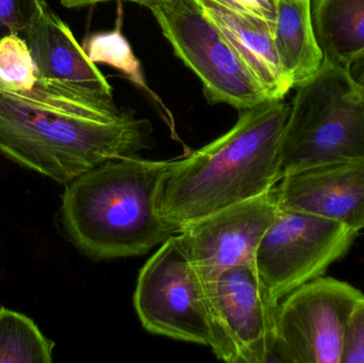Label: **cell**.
<instances>
[{
	"label": "cell",
	"mask_w": 364,
	"mask_h": 363,
	"mask_svg": "<svg viewBox=\"0 0 364 363\" xmlns=\"http://www.w3.org/2000/svg\"><path fill=\"white\" fill-rule=\"evenodd\" d=\"M172 161L112 160L66 185L62 222L75 246L100 261L145 255L176 234L160 211Z\"/></svg>",
	"instance_id": "cell-3"
},
{
	"label": "cell",
	"mask_w": 364,
	"mask_h": 363,
	"mask_svg": "<svg viewBox=\"0 0 364 363\" xmlns=\"http://www.w3.org/2000/svg\"><path fill=\"white\" fill-rule=\"evenodd\" d=\"M106 1L136 2V4H142L145 6L151 2L158 1V0H61V4L66 8H79V6H90V4Z\"/></svg>",
	"instance_id": "cell-22"
},
{
	"label": "cell",
	"mask_w": 364,
	"mask_h": 363,
	"mask_svg": "<svg viewBox=\"0 0 364 363\" xmlns=\"http://www.w3.org/2000/svg\"><path fill=\"white\" fill-rule=\"evenodd\" d=\"M177 57L197 75L211 104L244 110L269 100L250 68L197 0L146 4Z\"/></svg>",
	"instance_id": "cell-5"
},
{
	"label": "cell",
	"mask_w": 364,
	"mask_h": 363,
	"mask_svg": "<svg viewBox=\"0 0 364 363\" xmlns=\"http://www.w3.org/2000/svg\"><path fill=\"white\" fill-rule=\"evenodd\" d=\"M214 1L232 10L263 19L271 26L272 29H275L277 0H214Z\"/></svg>",
	"instance_id": "cell-21"
},
{
	"label": "cell",
	"mask_w": 364,
	"mask_h": 363,
	"mask_svg": "<svg viewBox=\"0 0 364 363\" xmlns=\"http://www.w3.org/2000/svg\"><path fill=\"white\" fill-rule=\"evenodd\" d=\"M348 68L353 80L364 94V55L350 64Z\"/></svg>",
	"instance_id": "cell-23"
},
{
	"label": "cell",
	"mask_w": 364,
	"mask_h": 363,
	"mask_svg": "<svg viewBox=\"0 0 364 363\" xmlns=\"http://www.w3.org/2000/svg\"><path fill=\"white\" fill-rule=\"evenodd\" d=\"M53 347L31 319L0 308V363H49Z\"/></svg>",
	"instance_id": "cell-16"
},
{
	"label": "cell",
	"mask_w": 364,
	"mask_h": 363,
	"mask_svg": "<svg viewBox=\"0 0 364 363\" xmlns=\"http://www.w3.org/2000/svg\"><path fill=\"white\" fill-rule=\"evenodd\" d=\"M274 40L293 87L311 78L324 62L314 32L311 0H277Z\"/></svg>",
	"instance_id": "cell-14"
},
{
	"label": "cell",
	"mask_w": 364,
	"mask_h": 363,
	"mask_svg": "<svg viewBox=\"0 0 364 363\" xmlns=\"http://www.w3.org/2000/svg\"><path fill=\"white\" fill-rule=\"evenodd\" d=\"M153 146V126L132 112L38 80L29 92L0 90V153L61 185Z\"/></svg>",
	"instance_id": "cell-1"
},
{
	"label": "cell",
	"mask_w": 364,
	"mask_h": 363,
	"mask_svg": "<svg viewBox=\"0 0 364 363\" xmlns=\"http://www.w3.org/2000/svg\"><path fill=\"white\" fill-rule=\"evenodd\" d=\"M143 327L153 335L211 347V309L205 286L178 234L141 269L134 296Z\"/></svg>",
	"instance_id": "cell-6"
},
{
	"label": "cell",
	"mask_w": 364,
	"mask_h": 363,
	"mask_svg": "<svg viewBox=\"0 0 364 363\" xmlns=\"http://www.w3.org/2000/svg\"><path fill=\"white\" fill-rule=\"evenodd\" d=\"M290 112L284 100L244 109L228 132L173 160L162 187V217L179 232L195 220L275 188L282 180L279 147Z\"/></svg>",
	"instance_id": "cell-2"
},
{
	"label": "cell",
	"mask_w": 364,
	"mask_h": 363,
	"mask_svg": "<svg viewBox=\"0 0 364 363\" xmlns=\"http://www.w3.org/2000/svg\"><path fill=\"white\" fill-rule=\"evenodd\" d=\"M23 34L36 63L38 80L113 99L106 77L77 42L70 27L48 6Z\"/></svg>",
	"instance_id": "cell-12"
},
{
	"label": "cell",
	"mask_w": 364,
	"mask_h": 363,
	"mask_svg": "<svg viewBox=\"0 0 364 363\" xmlns=\"http://www.w3.org/2000/svg\"><path fill=\"white\" fill-rule=\"evenodd\" d=\"M340 363H364V296L348 319Z\"/></svg>",
	"instance_id": "cell-20"
},
{
	"label": "cell",
	"mask_w": 364,
	"mask_h": 363,
	"mask_svg": "<svg viewBox=\"0 0 364 363\" xmlns=\"http://www.w3.org/2000/svg\"><path fill=\"white\" fill-rule=\"evenodd\" d=\"M87 55L94 63H106L123 72L128 78L142 87H146L140 62L132 53L119 28L113 31L93 34L83 45Z\"/></svg>",
	"instance_id": "cell-18"
},
{
	"label": "cell",
	"mask_w": 364,
	"mask_h": 363,
	"mask_svg": "<svg viewBox=\"0 0 364 363\" xmlns=\"http://www.w3.org/2000/svg\"><path fill=\"white\" fill-rule=\"evenodd\" d=\"M216 358L228 363L274 362L276 310L255 262L224 271L205 283Z\"/></svg>",
	"instance_id": "cell-9"
},
{
	"label": "cell",
	"mask_w": 364,
	"mask_h": 363,
	"mask_svg": "<svg viewBox=\"0 0 364 363\" xmlns=\"http://www.w3.org/2000/svg\"><path fill=\"white\" fill-rule=\"evenodd\" d=\"M46 6L43 0H0V38L23 34Z\"/></svg>",
	"instance_id": "cell-19"
},
{
	"label": "cell",
	"mask_w": 364,
	"mask_h": 363,
	"mask_svg": "<svg viewBox=\"0 0 364 363\" xmlns=\"http://www.w3.org/2000/svg\"><path fill=\"white\" fill-rule=\"evenodd\" d=\"M357 234L339 222L279 207L255 257L269 302L278 307L291 292L322 277Z\"/></svg>",
	"instance_id": "cell-7"
},
{
	"label": "cell",
	"mask_w": 364,
	"mask_h": 363,
	"mask_svg": "<svg viewBox=\"0 0 364 363\" xmlns=\"http://www.w3.org/2000/svg\"><path fill=\"white\" fill-rule=\"evenodd\" d=\"M363 294L335 278L314 279L276 310L274 362L340 363L348 319Z\"/></svg>",
	"instance_id": "cell-8"
},
{
	"label": "cell",
	"mask_w": 364,
	"mask_h": 363,
	"mask_svg": "<svg viewBox=\"0 0 364 363\" xmlns=\"http://www.w3.org/2000/svg\"><path fill=\"white\" fill-rule=\"evenodd\" d=\"M312 21L324 59L348 67L364 55V0H314Z\"/></svg>",
	"instance_id": "cell-15"
},
{
	"label": "cell",
	"mask_w": 364,
	"mask_h": 363,
	"mask_svg": "<svg viewBox=\"0 0 364 363\" xmlns=\"http://www.w3.org/2000/svg\"><path fill=\"white\" fill-rule=\"evenodd\" d=\"M278 205L364 228V159L320 164L287 175L276 185Z\"/></svg>",
	"instance_id": "cell-11"
},
{
	"label": "cell",
	"mask_w": 364,
	"mask_h": 363,
	"mask_svg": "<svg viewBox=\"0 0 364 363\" xmlns=\"http://www.w3.org/2000/svg\"><path fill=\"white\" fill-rule=\"evenodd\" d=\"M276 187L186 224L178 236L203 283L224 271L255 262L257 249L277 215Z\"/></svg>",
	"instance_id": "cell-10"
},
{
	"label": "cell",
	"mask_w": 364,
	"mask_h": 363,
	"mask_svg": "<svg viewBox=\"0 0 364 363\" xmlns=\"http://www.w3.org/2000/svg\"><path fill=\"white\" fill-rule=\"evenodd\" d=\"M297 87L279 147L280 177L364 159V94L348 68L325 60Z\"/></svg>",
	"instance_id": "cell-4"
},
{
	"label": "cell",
	"mask_w": 364,
	"mask_h": 363,
	"mask_svg": "<svg viewBox=\"0 0 364 363\" xmlns=\"http://www.w3.org/2000/svg\"><path fill=\"white\" fill-rule=\"evenodd\" d=\"M36 66L25 38L18 33L0 38V90L29 92L38 83Z\"/></svg>",
	"instance_id": "cell-17"
},
{
	"label": "cell",
	"mask_w": 364,
	"mask_h": 363,
	"mask_svg": "<svg viewBox=\"0 0 364 363\" xmlns=\"http://www.w3.org/2000/svg\"><path fill=\"white\" fill-rule=\"evenodd\" d=\"M197 1L232 45L267 98L284 100L293 85L280 62L271 26L263 19L227 8L214 0Z\"/></svg>",
	"instance_id": "cell-13"
}]
</instances>
